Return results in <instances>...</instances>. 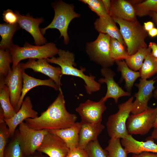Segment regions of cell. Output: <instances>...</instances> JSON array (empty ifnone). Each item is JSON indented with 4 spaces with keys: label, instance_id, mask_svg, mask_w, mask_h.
<instances>
[{
    "label": "cell",
    "instance_id": "obj_1",
    "mask_svg": "<svg viewBox=\"0 0 157 157\" xmlns=\"http://www.w3.org/2000/svg\"><path fill=\"white\" fill-rule=\"evenodd\" d=\"M59 91L55 100L40 116L25 119L28 126L36 130H50L68 128L76 122V115L67 110L61 89Z\"/></svg>",
    "mask_w": 157,
    "mask_h": 157
},
{
    "label": "cell",
    "instance_id": "obj_2",
    "mask_svg": "<svg viewBox=\"0 0 157 157\" xmlns=\"http://www.w3.org/2000/svg\"><path fill=\"white\" fill-rule=\"evenodd\" d=\"M58 54V57H53L46 59L48 63L56 64L60 66L61 69V76L63 75H71L83 79L85 83L86 92L89 94L99 90L101 85L95 80V76L85 75L84 73L85 70V68L79 69L74 67L75 57L73 53L59 49Z\"/></svg>",
    "mask_w": 157,
    "mask_h": 157
},
{
    "label": "cell",
    "instance_id": "obj_3",
    "mask_svg": "<svg viewBox=\"0 0 157 157\" xmlns=\"http://www.w3.org/2000/svg\"><path fill=\"white\" fill-rule=\"evenodd\" d=\"M119 25L124 41L129 55H133L140 49L148 47L145 40L147 32L138 20L129 21L119 19H113Z\"/></svg>",
    "mask_w": 157,
    "mask_h": 157
},
{
    "label": "cell",
    "instance_id": "obj_4",
    "mask_svg": "<svg viewBox=\"0 0 157 157\" xmlns=\"http://www.w3.org/2000/svg\"><path fill=\"white\" fill-rule=\"evenodd\" d=\"M13 60L12 69L22 60L27 59H47L58 54L59 49L53 43L33 45L26 42L22 47L14 44L9 49Z\"/></svg>",
    "mask_w": 157,
    "mask_h": 157
},
{
    "label": "cell",
    "instance_id": "obj_5",
    "mask_svg": "<svg viewBox=\"0 0 157 157\" xmlns=\"http://www.w3.org/2000/svg\"><path fill=\"white\" fill-rule=\"evenodd\" d=\"M52 6L54 11V18L48 25L40 29L41 32L43 35L49 29H56L60 33V37H63L64 43L67 44L69 42L67 30L69 23L73 19L79 17L80 15L74 11L73 4L67 3L62 1H56Z\"/></svg>",
    "mask_w": 157,
    "mask_h": 157
},
{
    "label": "cell",
    "instance_id": "obj_6",
    "mask_svg": "<svg viewBox=\"0 0 157 157\" xmlns=\"http://www.w3.org/2000/svg\"><path fill=\"white\" fill-rule=\"evenodd\" d=\"M133 97L119 105L118 110L110 115L106 125L108 133L111 138H124L129 134L126 126L127 120L132 109Z\"/></svg>",
    "mask_w": 157,
    "mask_h": 157
},
{
    "label": "cell",
    "instance_id": "obj_7",
    "mask_svg": "<svg viewBox=\"0 0 157 157\" xmlns=\"http://www.w3.org/2000/svg\"><path fill=\"white\" fill-rule=\"evenodd\" d=\"M110 39L108 35L99 33L95 40L86 45V51L90 59L102 68L112 66L115 62L110 55Z\"/></svg>",
    "mask_w": 157,
    "mask_h": 157
},
{
    "label": "cell",
    "instance_id": "obj_8",
    "mask_svg": "<svg viewBox=\"0 0 157 157\" xmlns=\"http://www.w3.org/2000/svg\"><path fill=\"white\" fill-rule=\"evenodd\" d=\"M157 114V108L149 107L144 111L129 117L126 123L129 134L145 135L154 127Z\"/></svg>",
    "mask_w": 157,
    "mask_h": 157
},
{
    "label": "cell",
    "instance_id": "obj_9",
    "mask_svg": "<svg viewBox=\"0 0 157 157\" xmlns=\"http://www.w3.org/2000/svg\"><path fill=\"white\" fill-rule=\"evenodd\" d=\"M20 140L23 151L26 157L35 153L41 145L49 130H36L28 126L25 122L19 125Z\"/></svg>",
    "mask_w": 157,
    "mask_h": 157
},
{
    "label": "cell",
    "instance_id": "obj_10",
    "mask_svg": "<svg viewBox=\"0 0 157 157\" xmlns=\"http://www.w3.org/2000/svg\"><path fill=\"white\" fill-rule=\"evenodd\" d=\"M105 102L102 98L97 102L88 99L81 103L76 110L80 115L82 122L91 123H101L103 113L106 109Z\"/></svg>",
    "mask_w": 157,
    "mask_h": 157
},
{
    "label": "cell",
    "instance_id": "obj_11",
    "mask_svg": "<svg viewBox=\"0 0 157 157\" xmlns=\"http://www.w3.org/2000/svg\"><path fill=\"white\" fill-rule=\"evenodd\" d=\"M69 151V148L63 139L49 131L37 150L49 157H66Z\"/></svg>",
    "mask_w": 157,
    "mask_h": 157
},
{
    "label": "cell",
    "instance_id": "obj_12",
    "mask_svg": "<svg viewBox=\"0 0 157 157\" xmlns=\"http://www.w3.org/2000/svg\"><path fill=\"white\" fill-rule=\"evenodd\" d=\"M155 81L153 79H140L139 83L135 84L138 91L134 95L135 99L133 102L131 112L133 114L140 113L148 108V102L155 88L154 86Z\"/></svg>",
    "mask_w": 157,
    "mask_h": 157
},
{
    "label": "cell",
    "instance_id": "obj_13",
    "mask_svg": "<svg viewBox=\"0 0 157 157\" xmlns=\"http://www.w3.org/2000/svg\"><path fill=\"white\" fill-rule=\"evenodd\" d=\"M22 69L25 70L31 69L34 72H40L49 76L53 80L60 88L62 85L60 79L62 76L60 67H55L49 63L46 59H40L37 60L34 59H29L26 63H19Z\"/></svg>",
    "mask_w": 157,
    "mask_h": 157
},
{
    "label": "cell",
    "instance_id": "obj_14",
    "mask_svg": "<svg viewBox=\"0 0 157 157\" xmlns=\"http://www.w3.org/2000/svg\"><path fill=\"white\" fill-rule=\"evenodd\" d=\"M23 70L19 64L12 69L5 77L4 84L8 87L11 103L15 109L20 99L23 86Z\"/></svg>",
    "mask_w": 157,
    "mask_h": 157
},
{
    "label": "cell",
    "instance_id": "obj_15",
    "mask_svg": "<svg viewBox=\"0 0 157 157\" xmlns=\"http://www.w3.org/2000/svg\"><path fill=\"white\" fill-rule=\"evenodd\" d=\"M15 12L18 17V24L21 28L25 30L32 36L35 44L40 46L46 44L47 40L43 36L39 28L40 24L44 22L43 18H34L29 14L26 15H22L17 11Z\"/></svg>",
    "mask_w": 157,
    "mask_h": 157
},
{
    "label": "cell",
    "instance_id": "obj_16",
    "mask_svg": "<svg viewBox=\"0 0 157 157\" xmlns=\"http://www.w3.org/2000/svg\"><path fill=\"white\" fill-rule=\"evenodd\" d=\"M101 72L104 78H100L98 82L100 83H106L107 90L105 96L102 99L106 101L109 98H113L115 103L118 102L119 98L124 96H130V92L124 90L115 81L114 77L115 73L109 68H102Z\"/></svg>",
    "mask_w": 157,
    "mask_h": 157
},
{
    "label": "cell",
    "instance_id": "obj_17",
    "mask_svg": "<svg viewBox=\"0 0 157 157\" xmlns=\"http://www.w3.org/2000/svg\"><path fill=\"white\" fill-rule=\"evenodd\" d=\"M33 105L30 97L25 98L19 110L12 118L4 119L9 131L10 136H13L17 126L28 118H34L38 117V113L33 109Z\"/></svg>",
    "mask_w": 157,
    "mask_h": 157
},
{
    "label": "cell",
    "instance_id": "obj_18",
    "mask_svg": "<svg viewBox=\"0 0 157 157\" xmlns=\"http://www.w3.org/2000/svg\"><path fill=\"white\" fill-rule=\"evenodd\" d=\"M151 136L147 138L145 142L140 141L129 134L125 138L122 139L121 142L128 154H138L143 152L157 153V144Z\"/></svg>",
    "mask_w": 157,
    "mask_h": 157
},
{
    "label": "cell",
    "instance_id": "obj_19",
    "mask_svg": "<svg viewBox=\"0 0 157 157\" xmlns=\"http://www.w3.org/2000/svg\"><path fill=\"white\" fill-rule=\"evenodd\" d=\"M109 15L113 19L129 21L137 20L134 6L130 0H111Z\"/></svg>",
    "mask_w": 157,
    "mask_h": 157
},
{
    "label": "cell",
    "instance_id": "obj_20",
    "mask_svg": "<svg viewBox=\"0 0 157 157\" xmlns=\"http://www.w3.org/2000/svg\"><path fill=\"white\" fill-rule=\"evenodd\" d=\"M80 122L78 147L85 149L89 143L97 140L98 135L105 126L101 123H91L82 121Z\"/></svg>",
    "mask_w": 157,
    "mask_h": 157
},
{
    "label": "cell",
    "instance_id": "obj_21",
    "mask_svg": "<svg viewBox=\"0 0 157 157\" xmlns=\"http://www.w3.org/2000/svg\"><path fill=\"white\" fill-rule=\"evenodd\" d=\"M94 27L99 32L108 35L111 38L117 40L124 46L125 44L113 18L109 15L100 17L94 23Z\"/></svg>",
    "mask_w": 157,
    "mask_h": 157
},
{
    "label": "cell",
    "instance_id": "obj_22",
    "mask_svg": "<svg viewBox=\"0 0 157 157\" xmlns=\"http://www.w3.org/2000/svg\"><path fill=\"white\" fill-rule=\"evenodd\" d=\"M22 74L23 86L20 99L15 109L16 113L20 109L26 94L32 88L38 86L44 85L51 87L56 90H59L61 89L51 78L46 80L37 79L28 75L24 70L23 71Z\"/></svg>",
    "mask_w": 157,
    "mask_h": 157
},
{
    "label": "cell",
    "instance_id": "obj_23",
    "mask_svg": "<svg viewBox=\"0 0 157 157\" xmlns=\"http://www.w3.org/2000/svg\"><path fill=\"white\" fill-rule=\"evenodd\" d=\"M81 126L80 122H76L68 128L49 130V132L60 138L69 149H71L78 147Z\"/></svg>",
    "mask_w": 157,
    "mask_h": 157
},
{
    "label": "cell",
    "instance_id": "obj_24",
    "mask_svg": "<svg viewBox=\"0 0 157 157\" xmlns=\"http://www.w3.org/2000/svg\"><path fill=\"white\" fill-rule=\"evenodd\" d=\"M5 77L0 74V106L3 111L4 119H8L13 117L17 113L11 103L9 90L4 83Z\"/></svg>",
    "mask_w": 157,
    "mask_h": 157
},
{
    "label": "cell",
    "instance_id": "obj_25",
    "mask_svg": "<svg viewBox=\"0 0 157 157\" xmlns=\"http://www.w3.org/2000/svg\"><path fill=\"white\" fill-rule=\"evenodd\" d=\"M115 62L117 65V71L121 73V78L125 81V88L130 92L135 82L140 77V72L131 69L124 60H116Z\"/></svg>",
    "mask_w": 157,
    "mask_h": 157
},
{
    "label": "cell",
    "instance_id": "obj_26",
    "mask_svg": "<svg viewBox=\"0 0 157 157\" xmlns=\"http://www.w3.org/2000/svg\"><path fill=\"white\" fill-rule=\"evenodd\" d=\"M21 27L18 23L10 25L6 23L0 24V35L1 40L0 49H9L14 44L13 38L15 33Z\"/></svg>",
    "mask_w": 157,
    "mask_h": 157
},
{
    "label": "cell",
    "instance_id": "obj_27",
    "mask_svg": "<svg viewBox=\"0 0 157 157\" xmlns=\"http://www.w3.org/2000/svg\"><path fill=\"white\" fill-rule=\"evenodd\" d=\"M151 52L149 47L140 49L134 54L129 55L125 60L128 67L135 71L140 70L146 57Z\"/></svg>",
    "mask_w": 157,
    "mask_h": 157
},
{
    "label": "cell",
    "instance_id": "obj_28",
    "mask_svg": "<svg viewBox=\"0 0 157 157\" xmlns=\"http://www.w3.org/2000/svg\"><path fill=\"white\" fill-rule=\"evenodd\" d=\"M13 137L5 148L4 157H26L22 147L19 130L15 133Z\"/></svg>",
    "mask_w": 157,
    "mask_h": 157
},
{
    "label": "cell",
    "instance_id": "obj_29",
    "mask_svg": "<svg viewBox=\"0 0 157 157\" xmlns=\"http://www.w3.org/2000/svg\"><path fill=\"white\" fill-rule=\"evenodd\" d=\"M141 79H147L157 73V59L151 52L145 58L140 70Z\"/></svg>",
    "mask_w": 157,
    "mask_h": 157
},
{
    "label": "cell",
    "instance_id": "obj_30",
    "mask_svg": "<svg viewBox=\"0 0 157 157\" xmlns=\"http://www.w3.org/2000/svg\"><path fill=\"white\" fill-rule=\"evenodd\" d=\"M110 55L115 61L125 60L129 56L123 44L117 40L111 38L110 42Z\"/></svg>",
    "mask_w": 157,
    "mask_h": 157
},
{
    "label": "cell",
    "instance_id": "obj_31",
    "mask_svg": "<svg viewBox=\"0 0 157 157\" xmlns=\"http://www.w3.org/2000/svg\"><path fill=\"white\" fill-rule=\"evenodd\" d=\"M105 148L108 157H127L128 153L121 144L120 138H111Z\"/></svg>",
    "mask_w": 157,
    "mask_h": 157
},
{
    "label": "cell",
    "instance_id": "obj_32",
    "mask_svg": "<svg viewBox=\"0 0 157 157\" xmlns=\"http://www.w3.org/2000/svg\"><path fill=\"white\" fill-rule=\"evenodd\" d=\"M136 16L150 15L151 12L157 13V0H146L134 5Z\"/></svg>",
    "mask_w": 157,
    "mask_h": 157
},
{
    "label": "cell",
    "instance_id": "obj_33",
    "mask_svg": "<svg viewBox=\"0 0 157 157\" xmlns=\"http://www.w3.org/2000/svg\"><path fill=\"white\" fill-rule=\"evenodd\" d=\"M13 60L9 49L0 50V74L6 77L11 72L10 64Z\"/></svg>",
    "mask_w": 157,
    "mask_h": 157
},
{
    "label": "cell",
    "instance_id": "obj_34",
    "mask_svg": "<svg viewBox=\"0 0 157 157\" xmlns=\"http://www.w3.org/2000/svg\"><path fill=\"white\" fill-rule=\"evenodd\" d=\"M85 149L88 157H108L107 151L102 148L97 140L89 143Z\"/></svg>",
    "mask_w": 157,
    "mask_h": 157
},
{
    "label": "cell",
    "instance_id": "obj_35",
    "mask_svg": "<svg viewBox=\"0 0 157 157\" xmlns=\"http://www.w3.org/2000/svg\"><path fill=\"white\" fill-rule=\"evenodd\" d=\"M80 1L87 4L91 10L99 17L109 15L102 0H81Z\"/></svg>",
    "mask_w": 157,
    "mask_h": 157
},
{
    "label": "cell",
    "instance_id": "obj_36",
    "mask_svg": "<svg viewBox=\"0 0 157 157\" xmlns=\"http://www.w3.org/2000/svg\"><path fill=\"white\" fill-rule=\"evenodd\" d=\"M10 137L9 130L5 121L0 123V157H4V150Z\"/></svg>",
    "mask_w": 157,
    "mask_h": 157
},
{
    "label": "cell",
    "instance_id": "obj_37",
    "mask_svg": "<svg viewBox=\"0 0 157 157\" xmlns=\"http://www.w3.org/2000/svg\"><path fill=\"white\" fill-rule=\"evenodd\" d=\"M2 15L3 19L6 23L10 25L18 23V17L15 13L11 10L8 9L4 10Z\"/></svg>",
    "mask_w": 157,
    "mask_h": 157
},
{
    "label": "cell",
    "instance_id": "obj_38",
    "mask_svg": "<svg viewBox=\"0 0 157 157\" xmlns=\"http://www.w3.org/2000/svg\"><path fill=\"white\" fill-rule=\"evenodd\" d=\"M66 157H88L85 149L79 147L69 149V151Z\"/></svg>",
    "mask_w": 157,
    "mask_h": 157
},
{
    "label": "cell",
    "instance_id": "obj_39",
    "mask_svg": "<svg viewBox=\"0 0 157 157\" xmlns=\"http://www.w3.org/2000/svg\"><path fill=\"white\" fill-rule=\"evenodd\" d=\"M131 157H157V153L143 152L138 154H134Z\"/></svg>",
    "mask_w": 157,
    "mask_h": 157
},
{
    "label": "cell",
    "instance_id": "obj_40",
    "mask_svg": "<svg viewBox=\"0 0 157 157\" xmlns=\"http://www.w3.org/2000/svg\"><path fill=\"white\" fill-rule=\"evenodd\" d=\"M148 47L151 50V53L152 56L157 59V44L156 43L150 42H149Z\"/></svg>",
    "mask_w": 157,
    "mask_h": 157
},
{
    "label": "cell",
    "instance_id": "obj_41",
    "mask_svg": "<svg viewBox=\"0 0 157 157\" xmlns=\"http://www.w3.org/2000/svg\"><path fill=\"white\" fill-rule=\"evenodd\" d=\"M143 27L144 30L148 32L154 28V24L151 21H148L144 23Z\"/></svg>",
    "mask_w": 157,
    "mask_h": 157
},
{
    "label": "cell",
    "instance_id": "obj_42",
    "mask_svg": "<svg viewBox=\"0 0 157 157\" xmlns=\"http://www.w3.org/2000/svg\"><path fill=\"white\" fill-rule=\"evenodd\" d=\"M104 6L109 15L111 6V0H102Z\"/></svg>",
    "mask_w": 157,
    "mask_h": 157
},
{
    "label": "cell",
    "instance_id": "obj_43",
    "mask_svg": "<svg viewBox=\"0 0 157 157\" xmlns=\"http://www.w3.org/2000/svg\"><path fill=\"white\" fill-rule=\"evenodd\" d=\"M148 35L151 37L153 38L157 36V28H154L148 32Z\"/></svg>",
    "mask_w": 157,
    "mask_h": 157
},
{
    "label": "cell",
    "instance_id": "obj_44",
    "mask_svg": "<svg viewBox=\"0 0 157 157\" xmlns=\"http://www.w3.org/2000/svg\"><path fill=\"white\" fill-rule=\"evenodd\" d=\"M149 16L151 17L153 22L157 26V13L154 12H151Z\"/></svg>",
    "mask_w": 157,
    "mask_h": 157
},
{
    "label": "cell",
    "instance_id": "obj_45",
    "mask_svg": "<svg viewBox=\"0 0 157 157\" xmlns=\"http://www.w3.org/2000/svg\"><path fill=\"white\" fill-rule=\"evenodd\" d=\"M151 137L154 139L157 140V127L154 128L151 133Z\"/></svg>",
    "mask_w": 157,
    "mask_h": 157
},
{
    "label": "cell",
    "instance_id": "obj_46",
    "mask_svg": "<svg viewBox=\"0 0 157 157\" xmlns=\"http://www.w3.org/2000/svg\"><path fill=\"white\" fill-rule=\"evenodd\" d=\"M41 153L39 152V153H36V151L33 154L27 157H46L43 156L41 154Z\"/></svg>",
    "mask_w": 157,
    "mask_h": 157
},
{
    "label": "cell",
    "instance_id": "obj_47",
    "mask_svg": "<svg viewBox=\"0 0 157 157\" xmlns=\"http://www.w3.org/2000/svg\"><path fill=\"white\" fill-rule=\"evenodd\" d=\"M156 108H157L156 117V119L155 122L154 124V128L157 127V107H156Z\"/></svg>",
    "mask_w": 157,
    "mask_h": 157
},
{
    "label": "cell",
    "instance_id": "obj_48",
    "mask_svg": "<svg viewBox=\"0 0 157 157\" xmlns=\"http://www.w3.org/2000/svg\"><path fill=\"white\" fill-rule=\"evenodd\" d=\"M154 96L155 98H157V89L154 91Z\"/></svg>",
    "mask_w": 157,
    "mask_h": 157
},
{
    "label": "cell",
    "instance_id": "obj_49",
    "mask_svg": "<svg viewBox=\"0 0 157 157\" xmlns=\"http://www.w3.org/2000/svg\"></svg>",
    "mask_w": 157,
    "mask_h": 157
}]
</instances>
